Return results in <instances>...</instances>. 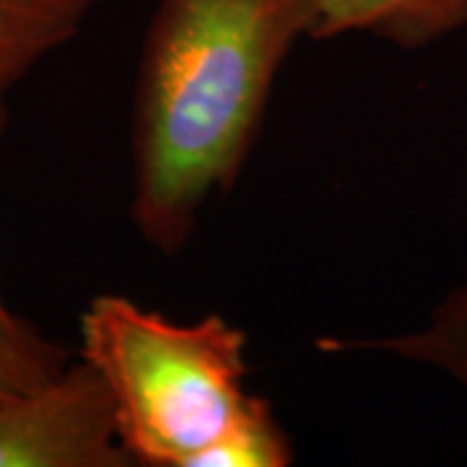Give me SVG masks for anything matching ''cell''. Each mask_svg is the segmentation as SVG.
Wrapping results in <instances>:
<instances>
[{
	"instance_id": "obj_7",
	"label": "cell",
	"mask_w": 467,
	"mask_h": 467,
	"mask_svg": "<svg viewBox=\"0 0 467 467\" xmlns=\"http://www.w3.org/2000/svg\"><path fill=\"white\" fill-rule=\"evenodd\" d=\"M5 99H0V138L5 133ZM70 367L66 346L50 340L29 319L0 299V398L39 389Z\"/></svg>"
},
{
	"instance_id": "obj_5",
	"label": "cell",
	"mask_w": 467,
	"mask_h": 467,
	"mask_svg": "<svg viewBox=\"0 0 467 467\" xmlns=\"http://www.w3.org/2000/svg\"><path fill=\"white\" fill-rule=\"evenodd\" d=\"M104 0H0V99L66 47Z\"/></svg>"
},
{
	"instance_id": "obj_4",
	"label": "cell",
	"mask_w": 467,
	"mask_h": 467,
	"mask_svg": "<svg viewBox=\"0 0 467 467\" xmlns=\"http://www.w3.org/2000/svg\"><path fill=\"white\" fill-rule=\"evenodd\" d=\"M467 26V0H306V39L374 34L418 50Z\"/></svg>"
},
{
	"instance_id": "obj_2",
	"label": "cell",
	"mask_w": 467,
	"mask_h": 467,
	"mask_svg": "<svg viewBox=\"0 0 467 467\" xmlns=\"http://www.w3.org/2000/svg\"><path fill=\"white\" fill-rule=\"evenodd\" d=\"M244 350V330L221 315L174 322L119 294L81 315V358L109 392L133 465L198 467L257 400Z\"/></svg>"
},
{
	"instance_id": "obj_1",
	"label": "cell",
	"mask_w": 467,
	"mask_h": 467,
	"mask_svg": "<svg viewBox=\"0 0 467 467\" xmlns=\"http://www.w3.org/2000/svg\"><path fill=\"white\" fill-rule=\"evenodd\" d=\"M306 36V0H156L133 99L135 229L184 250L250 159L275 76Z\"/></svg>"
},
{
	"instance_id": "obj_8",
	"label": "cell",
	"mask_w": 467,
	"mask_h": 467,
	"mask_svg": "<svg viewBox=\"0 0 467 467\" xmlns=\"http://www.w3.org/2000/svg\"><path fill=\"white\" fill-rule=\"evenodd\" d=\"M294 462L291 439L257 395L250 413L198 460V467H285Z\"/></svg>"
},
{
	"instance_id": "obj_6",
	"label": "cell",
	"mask_w": 467,
	"mask_h": 467,
	"mask_svg": "<svg viewBox=\"0 0 467 467\" xmlns=\"http://www.w3.org/2000/svg\"><path fill=\"white\" fill-rule=\"evenodd\" d=\"M319 348L333 353L379 350L418 367H429L467 389V284L451 288L416 330L371 340H322Z\"/></svg>"
},
{
	"instance_id": "obj_3",
	"label": "cell",
	"mask_w": 467,
	"mask_h": 467,
	"mask_svg": "<svg viewBox=\"0 0 467 467\" xmlns=\"http://www.w3.org/2000/svg\"><path fill=\"white\" fill-rule=\"evenodd\" d=\"M99 374L84 358L39 389L0 398V467H130Z\"/></svg>"
}]
</instances>
